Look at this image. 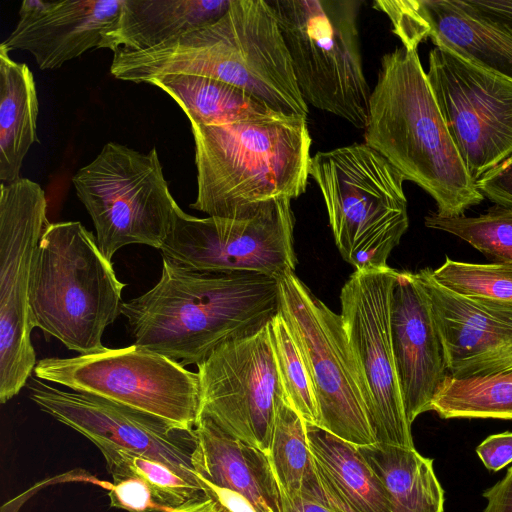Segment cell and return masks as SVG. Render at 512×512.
I'll return each mask as SVG.
<instances>
[{
  "label": "cell",
  "mask_w": 512,
  "mask_h": 512,
  "mask_svg": "<svg viewBox=\"0 0 512 512\" xmlns=\"http://www.w3.org/2000/svg\"><path fill=\"white\" fill-rule=\"evenodd\" d=\"M110 73L134 83L173 74L212 78L279 114L307 118L309 113L274 10L265 0H232L210 25L144 51L115 53Z\"/></svg>",
  "instance_id": "1"
},
{
  "label": "cell",
  "mask_w": 512,
  "mask_h": 512,
  "mask_svg": "<svg viewBox=\"0 0 512 512\" xmlns=\"http://www.w3.org/2000/svg\"><path fill=\"white\" fill-rule=\"evenodd\" d=\"M279 279L253 272L195 271L163 259L157 284L123 302L135 345L179 362H203L279 313Z\"/></svg>",
  "instance_id": "2"
},
{
  "label": "cell",
  "mask_w": 512,
  "mask_h": 512,
  "mask_svg": "<svg viewBox=\"0 0 512 512\" xmlns=\"http://www.w3.org/2000/svg\"><path fill=\"white\" fill-rule=\"evenodd\" d=\"M364 143L435 201V213L456 217L484 196L449 134L417 49L385 54L364 128Z\"/></svg>",
  "instance_id": "3"
},
{
  "label": "cell",
  "mask_w": 512,
  "mask_h": 512,
  "mask_svg": "<svg viewBox=\"0 0 512 512\" xmlns=\"http://www.w3.org/2000/svg\"><path fill=\"white\" fill-rule=\"evenodd\" d=\"M191 132L197 169L191 208L208 216L237 217L261 203L293 200L306 191L312 158L307 118L191 123Z\"/></svg>",
  "instance_id": "4"
},
{
  "label": "cell",
  "mask_w": 512,
  "mask_h": 512,
  "mask_svg": "<svg viewBox=\"0 0 512 512\" xmlns=\"http://www.w3.org/2000/svg\"><path fill=\"white\" fill-rule=\"evenodd\" d=\"M124 287L81 222L49 223L32 263V326L79 354L103 350V334L121 314Z\"/></svg>",
  "instance_id": "5"
},
{
  "label": "cell",
  "mask_w": 512,
  "mask_h": 512,
  "mask_svg": "<svg viewBox=\"0 0 512 512\" xmlns=\"http://www.w3.org/2000/svg\"><path fill=\"white\" fill-rule=\"evenodd\" d=\"M309 174L343 259L355 271L388 269V257L409 226L402 174L366 143L318 152Z\"/></svg>",
  "instance_id": "6"
},
{
  "label": "cell",
  "mask_w": 512,
  "mask_h": 512,
  "mask_svg": "<svg viewBox=\"0 0 512 512\" xmlns=\"http://www.w3.org/2000/svg\"><path fill=\"white\" fill-rule=\"evenodd\" d=\"M286 44L299 91L313 107L358 129L367 122L360 0H268Z\"/></svg>",
  "instance_id": "7"
},
{
  "label": "cell",
  "mask_w": 512,
  "mask_h": 512,
  "mask_svg": "<svg viewBox=\"0 0 512 512\" xmlns=\"http://www.w3.org/2000/svg\"><path fill=\"white\" fill-rule=\"evenodd\" d=\"M102 254L130 244L160 250L183 212L170 193L156 148L142 153L108 142L72 178Z\"/></svg>",
  "instance_id": "8"
},
{
  "label": "cell",
  "mask_w": 512,
  "mask_h": 512,
  "mask_svg": "<svg viewBox=\"0 0 512 512\" xmlns=\"http://www.w3.org/2000/svg\"><path fill=\"white\" fill-rule=\"evenodd\" d=\"M35 377L94 395L192 432L200 412L198 373L132 344L37 361Z\"/></svg>",
  "instance_id": "9"
},
{
  "label": "cell",
  "mask_w": 512,
  "mask_h": 512,
  "mask_svg": "<svg viewBox=\"0 0 512 512\" xmlns=\"http://www.w3.org/2000/svg\"><path fill=\"white\" fill-rule=\"evenodd\" d=\"M280 310L305 361L317 399L320 428L352 443L377 442L365 383L341 315L293 273L279 279Z\"/></svg>",
  "instance_id": "10"
},
{
  "label": "cell",
  "mask_w": 512,
  "mask_h": 512,
  "mask_svg": "<svg viewBox=\"0 0 512 512\" xmlns=\"http://www.w3.org/2000/svg\"><path fill=\"white\" fill-rule=\"evenodd\" d=\"M291 200L261 203L237 217L178 216L160 248L163 259L195 271L253 272L277 279L293 273Z\"/></svg>",
  "instance_id": "11"
},
{
  "label": "cell",
  "mask_w": 512,
  "mask_h": 512,
  "mask_svg": "<svg viewBox=\"0 0 512 512\" xmlns=\"http://www.w3.org/2000/svg\"><path fill=\"white\" fill-rule=\"evenodd\" d=\"M47 220L41 186L18 178L0 185V402L27 384L36 366L29 289L33 257Z\"/></svg>",
  "instance_id": "12"
},
{
  "label": "cell",
  "mask_w": 512,
  "mask_h": 512,
  "mask_svg": "<svg viewBox=\"0 0 512 512\" xmlns=\"http://www.w3.org/2000/svg\"><path fill=\"white\" fill-rule=\"evenodd\" d=\"M427 78L475 183L512 157V80L435 47Z\"/></svg>",
  "instance_id": "13"
},
{
  "label": "cell",
  "mask_w": 512,
  "mask_h": 512,
  "mask_svg": "<svg viewBox=\"0 0 512 512\" xmlns=\"http://www.w3.org/2000/svg\"><path fill=\"white\" fill-rule=\"evenodd\" d=\"M197 368L199 417L268 453L282 396L268 324L220 345Z\"/></svg>",
  "instance_id": "14"
},
{
  "label": "cell",
  "mask_w": 512,
  "mask_h": 512,
  "mask_svg": "<svg viewBox=\"0 0 512 512\" xmlns=\"http://www.w3.org/2000/svg\"><path fill=\"white\" fill-rule=\"evenodd\" d=\"M398 271H355L342 287L341 318L365 383L377 442L414 447L390 332V297Z\"/></svg>",
  "instance_id": "15"
},
{
  "label": "cell",
  "mask_w": 512,
  "mask_h": 512,
  "mask_svg": "<svg viewBox=\"0 0 512 512\" xmlns=\"http://www.w3.org/2000/svg\"><path fill=\"white\" fill-rule=\"evenodd\" d=\"M27 386L29 398L40 410L94 445L110 444L155 460L199 486L191 464L193 431L94 395L53 387L38 378L31 377Z\"/></svg>",
  "instance_id": "16"
},
{
  "label": "cell",
  "mask_w": 512,
  "mask_h": 512,
  "mask_svg": "<svg viewBox=\"0 0 512 512\" xmlns=\"http://www.w3.org/2000/svg\"><path fill=\"white\" fill-rule=\"evenodd\" d=\"M415 275L431 307L448 375L468 379L512 372V305L452 292L430 268Z\"/></svg>",
  "instance_id": "17"
},
{
  "label": "cell",
  "mask_w": 512,
  "mask_h": 512,
  "mask_svg": "<svg viewBox=\"0 0 512 512\" xmlns=\"http://www.w3.org/2000/svg\"><path fill=\"white\" fill-rule=\"evenodd\" d=\"M407 49L430 38L437 48L512 80V30L482 15L466 0H378Z\"/></svg>",
  "instance_id": "18"
},
{
  "label": "cell",
  "mask_w": 512,
  "mask_h": 512,
  "mask_svg": "<svg viewBox=\"0 0 512 512\" xmlns=\"http://www.w3.org/2000/svg\"><path fill=\"white\" fill-rule=\"evenodd\" d=\"M390 332L404 409L412 425L431 411L448 375L431 307L415 273H397L390 297Z\"/></svg>",
  "instance_id": "19"
},
{
  "label": "cell",
  "mask_w": 512,
  "mask_h": 512,
  "mask_svg": "<svg viewBox=\"0 0 512 512\" xmlns=\"http://www.w3.org/2000/svg\"><path fill=\"white\" fill-rule=\"evenodd\" d=\"M123 0L23 1L19 21L0 48L25 50L41 70L56 69L90 49H100Z\"/></svg>",
  "instance_id": "20"
},
{
  "label": "cell",
  "mask_w": 512,
  "mask_h": 512,
  "mask_svg": "<svg viewBox=\"0 0 512 512\" xmlns=\"http://www.w3.org/2000/svg\"><path fill=\"white\" fill-rule=\"evenodd\" d=\"M195 473L246 497L261 512H282V493L267 453L200 416L193 429Z\"/></svg>",
  "instance_id": "21"
},
{
  "label": "cell",
  "mask_w": 512,
  "mask_h": 512,
  "mask_svg": "<svg viewBox=\"0 0 512 512\" xmlns=\"http://www.w3.org/2000/svg\"><path fill=\"white\" fill-rule=\"evenodd\" d=\"M232 0H123L115 24L101 48L138 52L184 33L210 25L229 9Z\"/></svg>",
  "instance_id": "22"
},
{
  "label": "cell",
  "mask_w": 512,
  "mask_h": 512,
  "mask_svg": "<svg viewBox=\"0 0 512 512\" xmlns=\"http://www.w3.org/2000/svg\"><path fill=\"white\" fill-rule=\"evenodd\" d=\"M316 474L328 503L341 512H393L389 494L358 447L306 423Z\"/></svg>",
  "instance_id": "23"
},
{
  "label": "cell",
  "mask_w": 512,
  "mask_h": 512,
  "mask_svg": "<svg viewBox=\"0 0 512 512\" xmlns=\"http://www.w3.org/2000/svg\"><path fill=\"white\" fill-rule=\"evenodd\" d=\"M39 102L34 76L25 63L12 60L0 48V180L20 178L30 147L39 143Z\"/></svg>",
  "instance_id": "24"
},
{
  "label": "cell",
  "mask_w": 512,
  "mask_h": 512,
  "mask_svg": "<svg viewBox=\"0 0 512 512\" xmlns=\"http://www.w3.org/2000/svg\"><path fill=\"white\" fill-rule=\"evenodd\" d=\"M168 94L190 123L226 125L285 117L244 90L226 82L193 75L173 74L149 82Z\"/></svg>",
  "instance_id": "25"
},
{
  "label": "cell",
  "mask_w": 512,
  "mask_h": 512,
  "mask_svg": "<svg viewBox=\"0 0 512 512\" xmlns=\"http://www.w3.org/2000/svg\"><path fill=\"white\" fill-rule=\"evenodd\" d=\"M357 447L386 488L393 512L444 511V490L435 475L433 459L414 447L381 442Z\"/></svg>",
  "instance_id": "26"
},
{
  "label": "cell",
  "mask_w": 512,
  "mask_h": 512,
  "mask_svg": "<svg viewBox=\"0 0 512 512\" xmlns=\"http://www.w3.org/2000/svg\"><path fill=\"white\" fill-rule=\"evenodd\" d=\"M267 455L282 494L329 504L316 474L306 422L283 396L277 403Z\"/></svg>",
  "instance_id": "27"
},
{
  "label": "cell",
  "mask_w": 512,
  "mask_h": 512,
  "mask_svg": "<svg viewBox=\"0 0 512 512\" xmlns=\"http://www.w3.org/2000/svg\"><path fill=\"white\" fill-rule=\"evenodd\" d=\"M431 411L443 419L512 420V372L468 379L447 375L433 399Z\"/></svg>",
  "instance_id": "28"
},
{
  "label": "cell",
  "mask_w": 512,
  "mask_h": 512,
  "mask_svg": "<svg viewBox=\"0 0 512 512\" xmlns=\"http://www.w3.org/2000/svg\"><path fill=\"white\" fill-rule=\"evenodd\" d=\"M102 453L114 482L135 476L145 481L163 506L177 508L204 497L201 488L177 475L166 465L116 446L95 445Z\"/></svg>",
  "instance_id": "29"
},
{
  "label": "cell",
  "mask_w": 512,
  "mask_h": 512,
  "mask_svg": "<svg viewBox=\"0 0 512 512\" xmlns=\"http://www.w3.org/2000/svg\"><path fill=\"white\" fill-rule=\"evenodd\" d=\"M268 330L284 400L307 424L319 426L320 414L312 379L280 312L269 321Z\"/></svg>",
  "instance_id": "30"
},
{
  "label": "cell",
  "mask_w": 512,
  "mask_h": 512,
  "mask_svg": "<svg viewBox=\"0 0 512 512\" xmlns=\"http://www.w3.org/2000/svg\"><path fill=\"white\" fill-rule=\"evenodd\" d=\"M426 227L444 231L466 241L497 263L512 265V207L495 205L474 217H442L429 213Z\"/></svg>",
  "instance_id": "31"
},
{
  "label": "cell",
  "mask_w": 512,
  "mask_h": 512,
  "mask_svg": "<svg viewBox=\"0 0 512 512\" xmlns=\"http://www.w3.org/2000/svg\"><path fill=\"white\" fill-rule=\"evenodd\" d=\"M432 275L459 295L512 305V265L470 263L446 256Z\"/></svg>",
  "instance_id": "32"
},
{
  "label": "cell",
  "mask_w": 512,
  "mask_h": 512,
  "mask_svg": "<svg viewBox=\"0 0 512 512\" xmlns=\"http://www.w3.org/2000/svg\"><path fill=\"white\" fill-rule=\"evenodd\" d=\"M108 496L112 507L128 512H168L169 507L161 505L154 497L151 488L142 479L131 476L107 483Z\"/></svg>",
  "instance_id": "33"
},
{
  "label": "cell",
  "mask_w": 512,
  "mask_h": 512,
  "mask_svg": "<svg viewBox=\"0 0 512 512\" xmlns=\"http://www.w3.org/2000/svg\"><path fill=\"white\" fill-rule=\"evenodd\" d=\"M476 186L496 205L512 207V157L479 180Z\"/></svg>",
  "instance_id": "34"
},
{
  "label": "cell",
  "mask_w": 512,
  "mask_h": 512,
  "mask_svg": "<svg viewBox=\"0 0 512 512\" xmlns=\"http://www.w3.org/2000/svg\"><path fill=\"white\" fill-rule=\"evenodd\" d=\"M476 453L488 470H501L512 463V432L488 436L476 447Z\"/></svg>",
  "instance_id": "35"
},
{
  "label": "cell",
  "mask_w": 512,
  "mask_h": 512,
  "mask_svg": "<svg viewBox=\"0 0 512 512\" xmlns=\"http://www.w3.org/2000/svg\"><path fill=\"white\" fill-rule=\"evenodd\" d=\"M195 475L203 494L212 499L221 512H261L241 494L214 485L197 473Z\"/></svg>",
  "instance_id": "36"
},
{
  "label": "cell",
  "mask_w": 512,
  "mask_h": 512,
  "mask_svg": "<svg viewBox=\"0 0 512 512\" xmlns=\"http://www.w3.org/2000/svg\"><path fill=\"white\" fill-rule=\"evenodd\" d=\"M487 504L483 512H512V466L505 476L483 493Z\"/></svg>",
  "instance_id": "37"
},
{
  "label": "cell",
  "mask_w": 512,
  "mask_h": 512,
  "mask_svg": "<svg viewBox=\"0 0 512 512\" xmlns=\"http://www.w3.org/2000/svg\"><path fill=\"white\" fill-rule=\"evenodd\" d=\"M482 15L512 30V0H467Z\"/></svg>",
  "instance_id": "38"
},
{
  "label": "cell",
  "mask_w": 512,
  "mask_h": 512,
  "mask_svg": "<svg viewBox=\"0 0 512 512\" xmlns=\"http://www.w3.org/2000/svg\"><path fill=\"white\" fill-rule=\"evenodd\" d=\"M282 512H341L335 507L302 496L282 494Z\"/></svg>",
  "instance_id": "39"
},
{
  "label": "cell",
  "mask_w": 512,
  "mask_h": 512,
  "mask_svg": "<svg viewBox=\"0 0 512 512\" xmlns=\"http://www.w3.org/2000/svg\"><path fill=\"white\" fill-rule=\"evenodd\" d=\"M168 512H221V510L212 499L204 496L177 508H172Z\"/></svg>",
  "instance_id": "40"
},
{
  "label": "cell",
  "mask_w": 512,
  "mask_h": 512,
  "mask_svg": "<svg viewBox=\"0 0 512 512\" xmlns=\"http://www.w3.org/2000/svg\"><path fill=\"white\" fill-rule=\"evenodd\" d=\"M1 512H15V511H11V510H9V509H8L7 511H5V510L2 508V511H1Z\"/></svg>",
  "instance_id": "41"
}]
</instances>
